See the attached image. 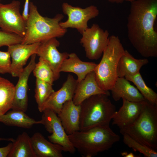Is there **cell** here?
Instances as JSON below:
<instances>
[{"mask_svg":"<svg viewBox=\"0 0 157 157\" xmlns=\"http://www.w3.org/2000/svg\"><path fill=\"white\" fill-rule=\"evenodd\" d=\"M157 0H136L131 3L127 17V36L142 56L157 57Z\"/></svg>","mask_w":157,"mask_h":157,"instance_id":"1","label":"cell"},{"mask_svg":"<svg viewBox=\"0 0 157 157\" xmlns=\"http://www.w3.org/2000/svg\"><path fill=\"white\" fill-rule=\"evenodd\" d=\"M73 146L83 157H92L108 150L119 141L109 126H98L68 135Z\"/></svg>","mask_w":157,"mask_h":157,"instance_id":"2","label":"cell"},{"mask_svg":"<svg viewBox=\"0 0 157 157\" xmlns=\"http://www.w3.org/2000/svg\"><path fill=\"white\" fill-rule=\"evenodd\" d=\"M64 17L62 14H58L53 18L43 17L38 12L36 6L30 2L28 16L26 21V33L22 43L41 42L63 36L67 31L60 25Z\"/></svg>","mask_w":157,"mask_h":157,"instance_id":"3","label":"cell"},{"mask_svg":"<svg viewBox=\"0 0 157 157\" xmlns=\"http://www.w3.org/2000/svg\"><path fill=\"white\" fill-rule=\"evenodd\" d=\"M109 96L104 94L94 95L80 104V131L109 126L116 109L108 98Z\"/></svg>","mask_w":157,"mask_h":157,"instance_id":"4","label":"cell"},{"mask_svg":"<svg viewBox=\"0 0 157 157\" xmlns=\"http://www.w3.org/2000/svg\"><path fill=\"white\" fill-rule=\"evenodd\" d=\"M120 132L156 151L157 105L145 99L136 119L132 124L120 129Z\"/></svg>","mask_w":157,"mask_h":157,"instance_id":"5","label":"cell"},{"mask_svg":"<svg viewBox=\"0 0 157 157\" xmlns=\"http://www.w3.org/2000/svg\"><path fill=\"white\" fill-rule=\"evenodd\" d=\"M125 49L119 37L110 36L101 59L94 72L97 82L105 91L110 90L117 78V70L118 62Z\"/></svg>","mask_w":157,"mask_h":157,"instance_id":"6","label":"cell"},{"mask_svg":"<svg viewBox=\"0 0 157 157\" xmlns=\"http://www.w3.org/2000/svg\"><path fill=\"white\" fill-rule=\"evenodd\" d=\"M80 43L84 48L88 59L97 60L102 56L109 40V33L97 24H93L81 34Z\"/></svg>","mask_w":157,"mask_h":157,"instance_id":"7","label":"cell"},{"mask_svg":"<svg viewBox=\"0 0 157 157\" xmlns=\"http://www.w3.org/2000/svg\"><path fill=\"white\" fill-rule=\"evenodd\" d=\"M62 9L68 18L66 21L60 22V26L66 29L75 28L81 34L88 28V21L95 18L99 14L97 7L92 5L82 8L64 2L62 5Z\"/></svg>","mask_w":157,"mask_h":157,"instance_id":"8","label":"cell"},{"mask_svg":"<svg viewBox=\"0 0 157 157\" xmlns=\"http://www.w3.org/2000/svg\"><path fill=\"white\" fill-rule=\"evenodd\" d=\"M41 124L50 135L48 136L50 141L59 144L64 149V151L74 154L76 149L73 146L56 113L52 110L47 108L42 112Z\"/></svg>","mask_w":157,"mask_h":157,"instance_id":"9","label":"cell"},{"mask_svg":"<svg viewBox=\"0 0 157 157\" xmlns=\"http://www.w3.org/2000/svg\"><path fill=\"white\" fill-rule=\"evenodd\" d=\"M20 5L17 0L8 4L0 3V28L23 38L26 33V21L20 13Z\"/></svg>","mask_w":157,"mask_h":157,"instance_id":"10","label":"cell"},{"mask_svg":"<svg viewBox=\"0 0 157 157\" xmlns=\"http://www.w3.org/2000/svg\"><path fill=\"white\" fill-rule=\"evenodd\" d=\"M60 45L56 38H53L40 42L36 54L44 60L51 68L55 81L60 76V69L63 61L69 56L66 52L61 53L57 48Z\"/></svg>","mask_w":157,"mask_h":157,"instance_id":"11","label":"cell"},{"mask_svg":"<svg viewBox=\"0 0 157 157\" xmlns=\"http://www.w3.org/2000/svg\"><path fill=\"white\" fill-rule=\"evenodd\" d=\"M35 54L31 57L28 65L19 76L18 81L15 86V93L11 109L26 112L28 106V82L36 64Z\"/></svg>","mask_w":157,"mask_h":157,"instance_id":"12","label":"cell"},{"mask_svg":"<svg viewBox=\"0 0 157 157\" xmlns=\"http://www.w3.org/2000/svg\"><path fill=\"white\" fill-rule=\"evenodd\" d=\"M40 42L26 44L22 43L8 47V50L11 59L10 74L13 77H18L29 58L36 54Z\"/></svg>","mask_w":157,"mask_h":157,"instance_id":"13","label":"cell"},{"mask_svg":"<svg viewBox=\"0 0 157 157\" xmlns=\"http://www.w3.org/2000/svg\"><path fill=\"white\" fill-rule=\"evenodd\" d=\"M77 83V80L72 75L68 74L61 88L54 91L45 102L42 112L44 109L48 108L58 114L66 102L72 100Z\"/></svg>","mask_w":157,"mask_h":157,"instance_id":"14","label":"cell"},{"mask_svg":"<svg viewBox=\"0 0 157 157\" xmlns=\"http://www.w3.org/2000/svg\"><path fill=\"white\" fill-rule=\"evenodd\" d=\"M145 100L135 102L122 99V106L112 117V125L120 129L133 123L141 113Z\"/></svg>","mask_w":157,"mask_h":157,"instance_id":"15","label":"cell"},{"mask_svg":"<svg viewBox=\"0 0 157 157\" xmlns=\"http://www.w3.org/2000/svg\"><path fill=\"white\" fill-rule=\"evenodd\" d=\"M101 94H110L109 91H104L99 86L93 71L88 73L82 81L77 82L72 101L75 104L79 105L89 97Z\"/></svg>","mask_w":157,"mask_h":157,"instance_id":"16","label":"cell"},{"mask_svg":"<svg viewBox=\"0 0 157 157\" xmlns=\"http://www.w3.org/2000/svg\"><path fill=\"white\" fill-rule=\"evenodd\" d=\"M80 105H76L72 100L66 102L57 114L62 126L68 135L80 131Z\"/></svg>","mask_w":157,"mask_h":157,"instance_id":"17","label":"cell"},{"mask_svg":"<svg viewBox=\"0 0 157 157\" xmlns=\"http://www.w3.org/2000/svg\"><path fill=\"white\" fill-rule=\"evenodd\" d=\"M97 64L94 63L81 60L74 53H69L68 57L62 63L60 71L72 72L77 76L78 82L83 80L89 73L94 71Z\"/></svg>","mask_w":157,"mask_h":157,"instance_id":"18","label":"cell"},{"mask_svg":"<svg viewBox=\"0 0 157 157\" xmlns=\"http://www.w3.org/2000/svg\"><path fill=\"white\" fill-rule=\"evenodd\" d=\"M110 90L113 98L116 101L121 98L135 102L145 99L137 88L124 77H118Z\"/></svg>","mask_w":157,"mask_h":157,"instance_id":"19","label":"cell"},{"mask_svg":"<svg viewBox=\"0 0 157 157\" xmlns=\"http://www.w3.org/2000/svg\"><path fill=\"white\" fill-rule=\"evenodd\" d=\"M34 151L37 157H62L64 149L60 145L47 140L39 132L31 137Z\"/></svg>","mask_w":157,"mask_h":157,"instance_id":"20","label":"cell"},{"mask_svg":"<svg viewBox=\"0 0 157 157\" xmlns=\"http://www.w3.org/2000/svg\"><path fill=\"white\" fill-rule=\"evenodd\" d=\"M147 58L137 59L134 58L126 50L119 59L117 68L118 77L133 75L140 72V69L149 63Z\"/></svg>","mask_w":157,"mask_h":157,"instance_id":"21","label":"cell"},{"mask_svg":"<svg viewBox=\"0 0 157 157\" xmlns=\"http://www.w3.org/2000/svg\"><path fill=\"white\" fill-rule=\"evenodd\" d=\"M23 111L12 110L0 115V122L7 125L29 129L35 124H41V120L36 121Z\"/></svg>","mask_w":157,"mask_h":157,"instance_id":"22","label":"cell"},{"mask_svg":"<svg viewBox=\"0 0 157 157\" xmlns=\"http://www.w3.org/2000/svg\"><path fill=\"white\" fill-rule=\"evenodd\" d=\"M8 157H37L30 137L26 132L19 135L14 141Z\"/></svg>","mask_w":157,"mask_h":157,"instance_id":"23","label":"cell"},{"mask_svg":"<svg viewBox=\"0 0 157 157\" xmlns=\"http://www.w3.org/2000/svg\"><path fill=\"white\" fill-rule=\"evenodd\" d=\"M15 93V85L0 76V115L11 109Z\"/></svg>","mask_w":157,"mask_h":157,"instance_id":"24","label":"cell"},{"mask_svg":"<svg viewBox=\"0 0 157 157\" xmlns=\"http://www.w3.org/2000/svg\"><path fill=\"white\" fill-rule=\"evenodd\" d=\"M124 77L134 84L146 100L152 104L157 105V94L146 85L140 72L134 75L125 76Z\"/></svg>","mask_w":157,"mask_h":157,"instance_id":"25","label":"cell"},{"mask_svg":"<svg viewBox=\"0 0 157 157\" xmlns=\"http://www.w3.org/2000/svg\"><path fill=\"white\" fill-rule=\"evenodd\" d=\"M52 85L36 79L35 97L39 111L42 113L43 106L54 91Z\"/></svg>","mask_w":157,"mask_h":157,"instance_id":"26","label":"cell"},{"mask_svg":"<svg viewBox=\"0 0 157 157\" xmlns=\"http://www.w3.org/2000/svg\"><path fill=\"white\" fill-rule=\"evenodd\" d=\"M36 79L53 85L55 81L53 72L50 66L44 60L39 58L32 71Z\"/></svg>","mask_w":157,"mask_h":157,"instance_id":"27","label":"cell"},{"mask_svg":"<svg viewBox=\"0 0 157 157\" xmlns=\"http://www.w3.org/2000/svg\"><path fill=\"white\" fill-rule=\"evenodd\" d=\"M123 135V142L135 151H138L146 157H157V151L137 141L126 134Z\"/></svg>","mask_w":157,"mask_h":157,"instance_id":"28","label":"cell"},{"mask_svg":"<svg viewBox=\"0 0 157 157\" xmlns=\"http://www.w3.org/2000/svg\"><path fill=\"white\" fill-rule=\"evenodd\" d=\"M23 38L15 34L0 29V47L22 43Z\"/></svg>","mask_w":157,"mask_h":157,"instance_id":"29","label":"cell"},{"mask_svg":"<svg viewBox=\"0 0 157 157\" xmlns=\"http://www.w3.org/2000/svg\"><path fill=\"white\" fill-rule=\"evenodd\" d=\"M9 52L0 51V74H10L11 60Z\"/></svg>","mask_w":157,"mask_h":157,"instance_id":"30","label":"cell"},{"mask_svg":"<svg viewBox=\"0 0 157 157\" xmlns=\"http://www.w3.org/2000/svg\"><path fill=\"white\" fill-rule=\"evenodd\" d=\"M12 145L13 143L10 142L7 146L0 148V157H8Z\"/></svg>","mask_w":157,"mask_h":157,"instance_id":"31","label":"cell"},{"mask_svg":"<svg viewBox=\"0 0 157 157\" xmlns=\"http://www.w3.org/2000/svg\"><path fill=\"white\" fill-rule=\"evenodd\" d=\"M29 0H25L24 3L23 11L22 14L23 19L26 21L27 20L29 13Z\"/></svg>","mask_w":157,"mask_h":157,"instance_id":"32","label":"cell"},{"mask_svg":"<svg viewBox=\"0 0 157 157\" xmlns=\"http://www.w3.org/2000/svg\"><path fill=\"white\" fill-rule=\"evenodd\" d=\"M108 1L111 3H121L125 1L130 2L131 3L136 0H107Z\"/></svg>","mask_w":157,"mask_h":157,"instance_id":"33","label":"cell"},{"mask_svg":"<svg viewBox=\"0 0 157 157\" xmlns=\"http://www.w3.org/2000/svg\"><path fill=\"white\" fill-rule=\"evenodd\" d=\"M122 156L124 157H137L132 153H128L126 151H124L121 153Z\"/></svg>","mask_w":157,"mask_h":157,"instance_id":"34","label":"cell"},{"mask_svg":"<svg viewBox=\"0 0 157 157\" xmlns=\"http://www.w3.org/2000/svg\"><path fill=\"white\" fill-rule=\"evenodd\" d=\"M15 140L13 138H0V141H9L12 142H13Z\"/></svg>","mask_w":157,"mask_h":157,"instance_id":"35","label":"cell"},{"mask_svg":"<svg viewBox=\"0 0 157 157\" xmlns=\"http://www.w3.org/2000/svg\"><path fill=\"white\" fill-rule=\"evenodd\" d=\"M1 0H0V1H1Z\"/></svg>","mask_w":157,"mask_h":157,"instance_id":"36","label":"cell"}]
</instances>
